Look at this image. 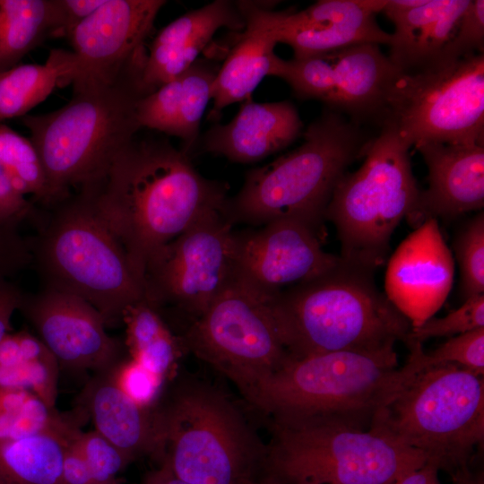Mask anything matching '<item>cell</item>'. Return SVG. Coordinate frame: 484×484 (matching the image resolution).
<instances>
[{
    "mask_svg": "<svg viewBox=\"0 0 484 484\" xmlns=\"http://www.w3.org/2000/svg\"><path fill=\"white\" fill-rule=\"evenodd\" d=\"M63 37L57 0H0V73L48 38Z\"/></svg>",
    "mask_w": 484,
    "mask_h": 484,
    "instance_id": "obj_27",
    "label": "cell"
},
{
    "mask_svg": "<svg viewBox=\"0 0 484 484\" xmlns=\"http://www.w3.org/2000/svg\"><path fill=\"white\" fill-rule=\"evenodd\" d=\"M484 1L470 0L441 58H462L483 53Z\"/></svg>",
    "mask_w": 484,
    "mask_h": 484,
    "instance_id": "obj_39",
    "label": "cell"
},
{
    "mask_svg": "<svg viewBox=\"0 0 484 484\" xmlns=\"http://www.w3.org/2000/svg\"><path fill=\"white\" fill-rule=\"evenodd\" d=\"M407 347L402 367L395 350L290 356L246 402L269 420L324 419L368 429L376 412L423 369L422 344Z\"/></svg>",
    "mask_w": 484,
    "mask_h": 484,
    "instance_id": "obj_2",
    "label": "cell"
},
{
    "mask_svg": "<svg viewBox=\"0 0 484 484\" xmlns=\"http://www.w3.org/2000/svg\"><path fill=\"white\" fill-rule=\"evenodd\" d=\"M438 468L430 462L410 471L397 480L393 484H441Z\"/></svg>",
    "mask_w": 484,
    "mask_h": 484,
    "instance_id": "obj_45",
    "label": "cell"
},
{
    "mask_svg": "<svg viewBox=\"0 0 484 484\" xmlns=\"http://www.w3.org/2000/svg\"><path fill=\"white\" fill-rule=\"evenodd\" d=\"M484 327V294L464 299L463 304L444 317H430L411 328L406 345L423 343L431 338L453 337Z\"/></svg>",
    "mask_w": 484,
    "mask_h": 484,
    "instance_id": "obj_35",
    "label": "cell"
},
{
    "mask_svg": "<svg viewBox=\"0 0 484 484\" xmlns=\"http://www.w3.org/2000/svg\"><path fill=\"white\" fill-rule=\"evenodd\" d=\"M130 358L161 380L175 370L184 350L180 337L169 328L161 315L145 300L124 313Z\"/></svg>",
    "mask_w": 484,
    "mask_h": 484,
    "instance_id": "obj_28",
    "label": "cell"
},
{
    "mask_svg": "<svg viewBox=\"0 0 484 484\" xmlns=\"http://www.w3.org/2000/svg\"><path fill=\"white\" fill-rule=\"evenodd\" d=\"M23 294L8 279H0V341L10 333L12 317L19 310Z\"/></svg>",
    "mask_w": 484,
    "mask_h": 484,
    "instance_id": "obj_42",
    "label": "cell"
},
{
    "mask_svg": "<svg viewBox=\"0 0 484 484\" xmlns=\"http://www.w3.org/2000/svg\"><path fill=\"white\" fill-rule=\"evenodd\" d=\"M160 456L190 484H256L264 445L238 406L220 389L181 379L156 404Z\"/></svg>",
    "mask_w": 484,
    "mask_h": 484,
    "instance_id": "obj_7",
    "label": "cell"
},
{
    "mask_svg": "<svg viewBox=\"0 0 484 484\" xmlns=\"http://www.w3.org/2000/svg\"><path fill=\"white\" fill-rule=\"evenodd\" d=\"M31 261L27 238L20 233L19 226L0 223V279L18 273Z\"/></svg>",
    "mask_w": 484,
    "mask_h": 484,
    "instance_id": "obj_40",
    "label": "cell"
},
{
    "mask_svg": "<svg viewBox=\"0 0 484 484\" xmlns=\"http://www.w3.org/2000/svg\"><path fill=\"white\" fill-rule=\"evenodd\" d=\"M109 373L118 387L138 404L152 408L159 402L164 381L131 358L123 359Z\"/></svg>",
    "mask_w": 484,
    "mask_h": 484,
    "instance_id": "obj_38",
    "label": "cell"
},
{
    "mask_svg": "<svg viewBox=\"0 0 484 484\" xmlns=\"http://www.w3.org/2000/svg\"><path fill=\"white\" fill-rule=\"evenodd\" d=\"M454 264L437 220L422 222L388 260L385 296L411 328L433 317L448 297Z\"/></svg>",
    "mask_w": 484,
    "mask_h": 484,
    "instance_id": "obj_18",
    "label": "cell"
},
{
    "mask_svg": "<svg viewBox=\"0 0 484 484\" xmlns=\"http://www.w3.org/2000/svg\"><path fill=\"white\" fill-rule=\"evenodd\" d=\"M180 340L245 400L290 358L266 301L234 277Z\"/></svg>",
    "mask_w": 484,
    "mask_h": 484,
    "instance_id": "obj_12",
    "label": "cell"
},
{
    "mask_svg": "<svg viewBox=\"0 0 484 484\" xmlns=\"http://www.w3.org/2000/svg\"><path fill=\"white\" fill-rule=\"evenodd\" d=\"M218 70L213 63L197 59L181 74L180 110L175 136L182 140V151L187 154L196 141Z\"/></svg>",
    "mask_w": 484,
    "mask_h": 484,
    "instance_id": "obj_32",
    "label": "cell"
},
{
    "mask_svg": "<svg viewBox=\"0 0 484 484\" xmlns=\"http://www.w3.org/2000/svg\"><path fill=\"white\" fill-rule=\"evenodd\" d=\"M0 484H3V483L0 481Z\"/></svg>",
    "mask_w": 484,
    "mask_h": 484,
    "instance_id": "obj_49",
    "label": "cell"
},
{
    "mask_svg": "<svg viewBox=\"0 0 484 484\" xmlns=\"http://www.w3.org/2000/svg\"><path fill=\"white\" fill-rule=\"evenodd\" d=\"M470 0H386L382 12L393 22L388 58L399 71L441 59Z\"/></svg>",
    "mask_w": 484,
    "mask_h": 484,
    "instance_id": "obj_23",
    "label": "cell"
},
{
    "mask_svg": "<svg viewBox=\"0 0 484 484\" xmlns=\"http://www.w3.org/2000/svg\"><path fill=\"white\" fill-rule=\"evenodd\" d=\"M453 484H484L483 471L469 468L461 470L451 476Z\"/></svg>",
    "mask_w": 484,
    "mask_h": 484,
    "instance_id": "obj_47",
    "label": "cell"
},
{
    "mask_svg": "<svg viewBox=\"0 0 484 484\" xmlns=\"http://www.w3.org/2000/svg\"><path fill=\"white\" fill-rule=\"evenodd\" d=\"M371 426L452 476L471 467L484 441L483 376L452 364L423 368Z\"/></svg>",
    "mask_w": 484,
    "mask_h": 484,
    "instance_id": "obj_9",
    "label": "cell"
},
{
    "mask_svg": "<svg viewBox=\"0 0 484 484\" xmlns=\"http://www.w3.org/2000/svg\"><path fill=\"white\" fill-rule=\"evenodd\" d=\"M145 56L143 48L109 80L75 77L65 106L21 117L41 158L51 205L97 180L141 130L137 105L145 96Z\"/></svg>",
    "mask_w": 484,
    "mask_h": 484,
    "instance_id": "obj_3",
    "label": "cell"
},
{
    "mask_svg": "<svg viewBox=\"0 0 484 484\" xmlns=\"http://www.w3.org/2000/svg\"><path fill=\"white\" fill-rule=\"evenodd\" d=\"M85 460L95 484H119L118 472L131 461L96 430H80L72 439Z\"/></svg>",
    "mask_w": 484,
    "mask_h": 484,
    "instance_id": "obj_34",
    "label": "cell"
},
{
    "mask_svg": "<svg viewBox=\"0 0 484 484\" xmlns=\"http://www.w3.org/2000/svg\"><path fill=\"white\" fill-rule=\"evenodd\" d=\"M87 419L76 407L60 412L30 391L0 388V441L47 433L73 438Z\"/></svg>",
    "mask_w": 484,
    "mask_h": 484,
    "instance_id": "obj_30",
    "label": "cell"
},
{
    "mask_svg": "<svg viewBox=\"0 0 484 484\" xmlns=\"http://www.w3.org/2000/svg\"><path fill=\"white\" fill-rule=\"evenodd\" d=\"M142 484H190L177 477L169 467L161 462L159 469L146 475Z\"/></svg>",
    "mask_w": 484,
    "mask_h": 484,
    "instance_id": "obj_46",
    "label": "cell"
},
{
    "mask_svg": "<svg viewBox=\"0 0 484 484\" xmlns=\"http://www.w3.org/2000/svg\"><path fill=\"white\" fill-rule=\"evenodd\" d=\"M386 0H320L301 11L274 12L242 2L240 9L295 58L361 43L389 44L391 34L376 22Z\"/></svg>",
    "mask_w": 484,
    "mask_h": 484,
    "instance_id": "obj_17",
    "label": "cell"
},
{
    "mask_svg": "<svg viewBox=\"0 0 484 484\" xmlns=\"http://www.w3.org/2000/svg\"><path fill=\"white\" fill-rule=\"evenodd\" d=\"M76 407L91 419L94 430L132 462L145 454L159 458L160 434L156 406H142L115 383L109 370L93 374L80 393Z\"/></svg>",
    "mask_w": 484,
    "mask_h": 484,
    "instance_id": "obj_24",
    "label": "cell"
},
{
    "mask_svg": "<svg viewBox=\"0 0 484 484\" xmlns=\"http://www.w3.org/2000/svg\"><path fill=\"white\" fill-rule=\"evenodd\" d=\"M372 137L360 125L324 109L298 148L247 172L239 192L228 199L226 215L234 225L297 219L322 229L336 185L364 157Z\"/></svg>",
    "mask_w": 484,
    "mask_h": 484,
    "instance_id": "obj_6",
    "label": "cell"
},
{
    "mask_svg": "<svg viewBox=\"0 0 484 484\" xmlns=\"http://www.w3.org/2000/svg\"><path fill=\"white\" fill-rule=\"evenodd\" d=\"M259 480L278 484H393L426 459L375 426L269 420Z\"/></svg>",
    "mask_w": 484,
    "mask_h": 484,
    "instance_id": "obj_8",
    "label": "cell"
},
{
    "mask_svg": "<svg viewBox=\"0 0 484 484\" xmlns=\"http://www.w3.org/2000/svg\"><path fill=\"white\" fill-rule=\"evenodd\" d=\"M302 128L291 102L259 103L249 98L229 123L214 125L205 134L203 148L233 162L253 163L291 144Z\"/></svg>",
    "mask_w": 484,
    "mask_h": 484,
    "instance_id": "obj_22",
    "label": "cell"
},
{
    "mask_svg": "<svg viewBox=\"0 0 484 484\" xmlns=\"http://www.w3.org/2000/svg\"><path fill=\"white\" fill-rule=\"evenodd\" d=\"M376 125L415 149L484 143V54L398 71Z\"/></svg>",
    "mask_w": 484,
    "mask_h": 484,
    "instance_id": "obj_11",
    "label": "cell"
},
{
    "mask_svg": "<svg viewBox=\"0 0 484 484\" xmlns=\"http://www.w3.org/2000/svg\"><path fill=\"white\" fill-rule=\"evenodd\" d=\"M241 29L238 4L216 0L190 11L162 28L153 39L142 73L145 95L185 73L220 28Z\"/></svg>",
    "mask_w": 484,
    "mask_h": 484,
    "instance_id": "obj_21",
    "label": "cell"
},
{
    "mask_svg": "<svg viewBox=\"0 0 484 484\" xmlns=\"http://www.w3.org/2000/svg\"><path fill=\"white\" fill-rule=\"evenodd\" d=\"M76 192L117 238L142 281L159 249L229 199L227 185L202 176L182 149L137 134L97 180Z\"/></svg>",
    "mask_w": 484,
    "mask_h": 484,
    "instance_id": "obj_1",
    "label": "cell"
},
{
    "mask_svg": "<svg viewBox=\"0 0 484 484\" xmlns=\"http://www.w3.org/2000/svg\"><path fill=\"white\" fill-rule=\"evenodd\" d=\"M320 234L321 229L297 219L235 231L234 278L266 300L325 273L341 258L323 249Z\"/></svg>",
    "mask_w": 484,
    "mask_h": 484,
    "instance_id": "obj_15",
    "label": "cell"
},
{
    "mask_svg": "<svg viewBox=\"0 0 484 484\" xmlns=\"http://www.w3.org/2000/svg\"><path fill=\"white\" fill-rule=\"evenodd\" d=\"M30 222L37 232L27 240L41 288L84 299L107 326L122 323L125 311L143 299L125 250L83 194L39 208Z\"/></svg>",
    "mask_w": 484,
    "mask_h": 484,
    "instance_id": "obj_5",
    "label": "cell"
},
{
    "mask_svg": "<svg viewBox=\"0 0 484 484\" xmlns=\"http://www.w3.org/2000/svg\"><path fill=\"white\" fill-rule=\"evenodd\" d=\"M257 484V483H256Z\"/></svg>",
    "mask_w": 484,
    "mask_h": 484,
    "instance_id": "obj_50",
    "label": "cell"
},
{
    "mask_svg": "<svg viewBox=\"0 0 484 484\" xmlns=\"http://www.w3.org/2000/svg\"><path fill=\"white\" fill-rule=\"evenodd\" d=\"M410 149L393 130L380 128L361 166L336 185L324 219L334 225L347 263L372 272L382 265L393 232L414 212L420 190Z\"/></svg>",
    "mask_w": 484,
    "mask_h": 484,
    "instance_id": "obj_10",
    "label": "cell"
},
{
    "mask_svg": "<svg viewBox=\"0 0 484 484\" xmlns=\"http://www.w3.org/2000/svg\"><path fill=\"white\" fill-rule=\"evenodd\" d=\"M62 18L63 37L99 8L106 0H57Z\"/></svg>",
    "mask_w": 484,
    "mask_h": 484,
    "instance_id": "obj_43",
    "label": "cell"
},
{
    "mask_svg": "<svg viewBox=\"0 0 484 484\" xmlns=\"http://www.w3.org/2000/svg\"><path fill=\"white\" fill-rule=\"evenodd\" d=\"M245 30L219 68L212 86V114L250 98L271 74L276 42L257 23L245 17Z\"/></svg>",
    "mask_w": 484,
    "mask_h": 484,
    "instance_id": "obj_25",
    "label": "cell"
},
{
    "mask_svg": "<svg viewBox=\"0 0 484 484\" xmlns=\"http://www.w3.org/2000/svg\"><path fill=\"white\" fill-rule=\"evenodd\" d=\"M233 226L225 207L213 210L159 249L143 271V300L197 318L234 277Z\"/></svg>",
    "mask_w": 484,
    "mask_h": 484,
    "instance_id": "obj_13",
    "label": "cell"
},
{
    "mask_svg": "<svg viewBox=\"0 0 484 484\" xmlns=\"http://www.w3.org/2000/svg\"><path fill=\"white\" fill-rule=\"evenodd\" d=\"M77 73L75 55L53 48L42 65H18L0 73V123L28 115L56 87L72 83Z\"/></svg>",
    "mask_w": 484,
    "mask_h": 484,
    "instance_id": "obj_26",
    "label": "cell"
},
{
    "mask_svg": "<svg viewBox=\"0 0 484 484\" xmlns=\"http://www.w3.org/2000/svg\"><path fill=\"white\" fill-rule=\"evenodd\" d=\"M423 368L452 364L484 375V327L448 338L430 352H422Z\"/></svg>",
    "mask_w": 484,
    "mask_h": 484,
    "instance_id": "obj_37",
    "label": "cell"
},
{
    "mask_svg": "<svg viewBox=\"0 0 484 484\" xmlns=\"http://www.w3.org/2000/svg\"><path fill=\"white\" fill-rule=\"evenodd\" d=\"M428 169V186L420 191L408 219L419 226L428 219L451 220L484 206V143H428L416 149Z\"/></svg>",
    "mask_w": 484,
    "mask_h": 484,
    "instance_id": "obj_20",
    "label": "cell"
},
{
    "mask_svg": "<svg viewBox=\"0 0 484 484\" xmlns=\"http://www.w3.org/2000/svg\"><path fill=\"white\" fill-rule=\"evenodd\" d=\"M257 484H278V483H273V482L264 481V480H259L257 482Z\"/></svg>",
    "mask_w": 484,
    "mask_h": 484,
    "instance_id": "obj_48",
    "label": "cell"
},
{
    "mask_svg": "<svg viewBox=\"0 0 484 484\" xmlns=\"http://www.w3.org/2000/svg\"><path fill=\"white\" fill-rule=\"evenodd\" d=\"M166 3L163 0H106L65 37L78 62L75 77L101 80L115 77L144 48L157 14Z\"/></svg>",
    "mask_w": 484,
    "mask_h": 484,
    "instance_id": "obj_19",
    "label": "cell"
},
{
    "mask_svg": "<svg viewBox=\"0 0 484 484\" xmlns=\"http://www.w3.org/2000/svg\"><path fill=\"white\" fill-rule=\"evenodd\" d=\"M461 269L464 299L484 294V213L479 212L459 229L454 241Z\"/></svg>",
    "mask_w": 484,
    "mask_h": 484,
    "instance_id": "obj_33",
    "label": "cell"
},
{
    "mask_svg": "<svg viewBox=\"0 0 484 484\" xmlns=\"http://www.w3.org/2000/svg\"><path fill=\"white\" fill-rule=\"evenodd\" d=\"M0 164L20 194L30 195L44 208L52 204L47 174L35 145L4 123H0Z\"/></svg>",
    "mask_w": 484,
    "mask_h": 484,
    "instance_id": "obj_31",
    "label": "cell"
},
{
    "mask_svg": "<svg viewBox=\"0 0 484 484\" xmlns=\"http://www.w3.org/2000/svg\"><path fill=\"white\" fill-rule=\"evenodd\" d=\"M291 358L379 352L408 341L411 325L381 292L373 272L347 263L265 300Z\"/></svg>",
    "mask_w": 484,
    "mask_h": 484,
    "instance_id": "obj_4",
    "label": "cell"
},
{
    "mask_svg": "<svg viewBox=\"0 0 484 484\" xmlns=\"http://www.w3.org/2000/svg\"><path fill=\"white\" fill-rule=\"evenodd\" d=\"M19 311L56 359L73 374L107 371L123 359L122 342L110 336L99 312L84 299L41 288L23 294Z\"/></svg>",
    "mask_w": 484,
    "mask_h": 484,
    "instance_id": "obj_16",
    "label": "cell"
},
{
    "mask_svg": "<svg viewBox=\"0 0 484 484\" xmlns=\"http://www.w3.org/2000/svg\"><path fill=\"white\" fill-rule=\"evenodd\" d=\"M181 75L143 96L137 105V119L142 128L176 135L181 101Z\"/></svg>",
    "mask_w": 484,
    "mask_h": 484,
    "instance_id": "obj_36",
    "label": "cell"
},
{
    "mask_svg": "<svg viewBox=\"0 0 484 484\" xmlns=\"http://www.w3.org/2000/svg\"><path fill=\"white\" fill-rule=\"evenodd\" d=\"M62 484H95L85 460L72 440L64 456Z\"/></svg>",
    "mask_w": 484,
    "mask_h": 484,
    "instance_id": "obj_44",
    "label": "cell"
},
{
    "mask_svg": "<svg viewBox=\"0 0 484 484\" xmlns=\"http://www.w3.org/2000/svg\"><path fill=\"white\" fill-rule=\"evenodd\" d=\"M38 207L13 186L0 164V223L19 226L35 217Z\"/></svg>",
    "mask_w": 484,
    "mask_h": 484,
    "instance_id": "obj_41",
    "label": "cell"
},
{
    "mask_svg": "<svg viewBox=\"0 0 484 484\" xmlns=\"http://www.w3.org/2000/svg\"><path fill=\"white\" fill-rule=\"evenodd\" d=\"M73 438L39 434L0 441V481L3 484H62L67 445Z\"/></svg>",
    "mask_w": 484,
    "mask_h": 484,
    "instance_id": "obj_29",
    "label": "cell"
},
{
    "mask_svg": "<svg viewBox=\"0 0 484 484\" xmlns=\"http://www.w3.org/2000/svg\"><path fill=\"white\" fill-rule=\"evenodd\" d=\"M398 71L378 44L361 43L290 60L276 56L270 76L361 125L376 123Z\"/></svg>",
    "mask_w": 484,
    "mask_h": 484,
    "instance_id": "obj_14",
    "label": "cell"
}]
</instances>
